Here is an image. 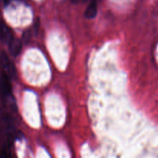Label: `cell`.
<instances>
[{"mask_svg":"<svg viewBox=\"0 0 158 158\" xmlns=\"http://www.w3.org/2000/svg\"><path fill=\"white\" fill-rule=\"evenodd\" d=\"M11 92L12 87L9 78L6 74L2 73L0 77V94L3 98H6L10 96Z\"/></svg>","mask_w":158,"mask_h":158,"instance_id":"cell-2","label":"cell"},{"mask_svg":"<svg viewBox=\"0 0 158 158\" xmlns=\"http://www.w3.org/2000/svg\"><path fill=\"white\" fill-rule=\"evenodd\" d=\"M9 52L13 56H17L21 52L22 42L18 39H13L9 44Z\"/></svg>","mask_w":158,"mask_h":158,"instance_id":"cell-4","label":"cell"},{"mask_svg":"<svg viewBox=\"0 0 158 158\" xmlns=\"http://www.w3.org/2000/svg\"><path fill=\"white\" fill-rule=\"evenodd\" d=\"M73 3H77L79 2V0H71Z\"/></svg>","mask_w":158,"mask_h":158,"instance_id":"cell-6","label":"cell"},{"mask_svg":"<svg viewBox=\"0 0 158 158\" xmlns=\"http://www.w3.org/2000/svg\"><path fill=\"white\" fill-rule=\"evenodd\" d=\"M10 1L11 0H5V2H6V4H8V3H9Z\"/></svg>","mask_w":158,"mask_h":158,"instance_id":"cell-7","label":"cell"},{"mask_svg":"<svg viewBox=\"0 0 158 158\" xmlns=\"http://www.w3.org/2000/svg\"><path fill=\"white\" fill-rule=\"evenodd\" d=\"M97 15V2L96 0H91L85 12V16L87 19H93Z\"/></svg>","mask_w":158,"mask_h":158,"instance_id":"cell-5","label":"cell"},{"mask_svg":"<svg viewBox=\"0 0 158 158\" xmlns=\"http://www.w3.org/2000/svg\"><path fill=\"white\" fill-rule=\"evenodd\" d=\"M13 39L11 29L2 20L0 19V40L2 43L9 44Z\"/></svg>","mask_w":158,"mask_h":158,"instance_id":"cell-3","label":"cell"},{"mask_svg":"<svg viewBox=\"0 0 158 158\" xmlns=\"http://www.w3.org/2000/svg\"><path fill=\"white\" fill-rule=\"evenodd\" d=\"M82 1H83V2H86L87 0H82Z\"/></svg>","mask_w":158,"mask_h":158,"instance_id":"cell-8","label":"cell"},{"mask_svg":"<svg viewBox=\"0 0 158 158\" xmlns=\"http://www.w3.org/2000/svg\"><path fill=\"white\" fill-rule=\"evenodd\" d=\"M0 65H1L2 69L4 71L3 73L6 74L9 78L15 75V68H14L13 64L11 63L8 56L4 52H2L0 55Z\"/></svg>","mask_w":158,"mask_h":158,"instance_id":"cell-1","label":"cell"}]
</instances>
